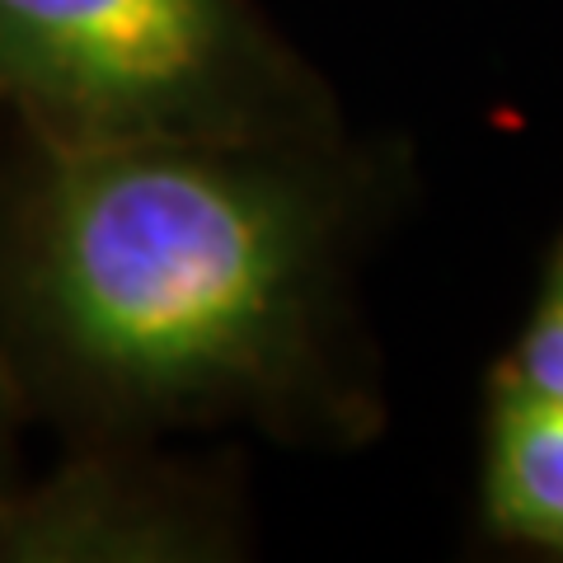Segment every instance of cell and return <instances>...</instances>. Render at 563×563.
<instances>
[{
	"instance_id": "1",
	"label": "cell",
	"mask_w": 563,
	"mask_h": 563,
	"mask_svg": "<svg viewBox=\"0 0 563 563\" xmlns=\"http://www.w3.org/2000/svg\"><path fill=\"white\" fill-rule=\"evenodd\" d=\"M306 258L301 202L211 146H38L0 291L43 357L113 395L169 399L268 366Z\"/></svg>"
},
{
	"instance_id": "2",
	"label": "cell",
	"mask_w": 563,
	"mask_h": 563,
	"mask_svg": "<svg viewBox=\"0 0 563 563\" xmlns=\"http://www.w3.org/2000/svg\"><path fill=\"white\" fill-rule=\"evenodd\" d=\"M258 99L235 0H0V103L47 151L207 146Z\"/></svg>"
},
{
	"instance_id": "3",
	"label": "cell",
	"mask_w": 563,
	"mask_h": 563,
	"mask_svg": "<svg viewBox=\"0 0 563 563\" xmlns=\"http://www.w3.org/2000/svg\"><path fill=\"white\" fill-rule=\"evenodd\" d=\"M488 512L521 540L563 544V404L517 380L493 409Z\"/></svg>"
},
{
	"instance_id": "4",
	"label": "cell",
	"mask_w": 563,
	"mask_h": 563,
	"mask_svg": "<svg viewBox=\"0 0 563 563\" xmlns=\"http://www.w3.org/2000/svg\"><path fill=\"white\" fill-rule=\"evenodd\" d=\"M507 380H517L526 390L563 404V268L554 273L550 291H544V301L536 310L531 329H526Z\"/></svg>"
},
{
	"instance_id": "5",
	"label": "cell",
	"mask_w": 563,
	"mask_h": 563,
	"mask_svg": "<svg viewBox=\"0 0 563 563\" xmlns=\"http://www.w3.org/2000/svg\"><path fill=\"white\" fill-rule=\"evenodd\" d=\"M5 418H10V390H5V372H0V446H5Z\"/></svg>"
}]
</instances>
